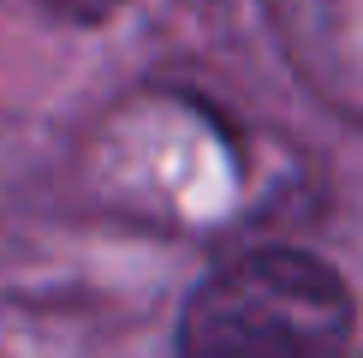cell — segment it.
<instances>
[{
	"instance_id": "obj_1",
	"label": "cell",
	"mask_w": 363,
	"mask_h": 358,
	"mask_svg": "<svg viewBox=\"0 0 363 358\" xmlns=\"http://www.w3.org/2000/svg\"><path fill=\"white\" fill-rule=\"evenodd\" d=\"M352 293L310 251H250L215 268L179 317V358H340Z\"/></svg>"
},
{
	"instance_id": "obj_2",
	"label": "cell",
	"mask_w": 363,
	"mask_h": 358,
	"mask_svg": "<svg viewBox=\"0 0 363 358\" xmlns=\"http://www.w3.org/2000/svg\"><path fill=\"white\" fill-rule=\"evenodd\" d=\"M6 6L30 12V18H48V24H101L119 0H6Z\"/></svg>"
}]
</instances>
